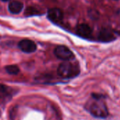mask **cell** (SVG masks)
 Instances as JSON below:
<instances>
[{"instance_id": "6da1fadb", "label": "cell", "mask_w": 120, "mask_h": 120, "mask_svg": "<svg viewBox=\"0 0 120 120\" xmlns=\"http://www.w3.org/2000/svg\"><path fill=\"white\" fill-rule=\"evenodd\" d=\"M98 94H92V99L87 104L88 111L94 117L98 118H105L108 115L106 105Z\"/></svg>"}, {"instance_id": "7a4b0ae2", "label": "cell", "mask_w": 120, "mask_h": 120, "mask_svg": "<svg viewBox=\"0 0 120 120\" xmlns=\"http://www.w3.org/2000/svg\"><path fill=\"white\" fill-rule=\"evenodd\" d=\"M57 73L62 78L70 79L77 76L79 73V69L72 63L64 62L59 65Z\"/></svg>"}, {"instance_id": "3957f363", "label": "cell", "mask_w": 120, "mask_h": 120, "mask_svg": "<svg viewBox=\"0 0 120 120\" xmlns=\"http://www.w3.org/2000/svg\"><path fill=\"white\" fill-rule=\"evenodd\" d=\"M54 54L57 58L65 62L72 59L75 57L73 52L66 46L59 45L54 50Z\"/></svg>"}, {"instance_id": "277c9868", "label": "cell", "mask_w": 120, "mask_h": 120, "mask_svg": "<svg viewBox=\"0 0 120 120\" xmlns=\"http://www.w3.org/2000/svg\"><path fill=\"white\" fill-rule=\"evenodd\" d=\"M19 49L25 53H32L36 51L37 45L36 44L30 40H22L18 42V45Z\"/></svg>"}, {"instance_id": "5b68a950", "label": "cell", "mask_w": 120, "mask_h": 120, "mask_svg": "<svg viewBox=\"0 0 120 120\" xmlns=\"http://www.w3.org/2000/svg\"><path fill=\"white\" fill-rule=\"evenodd\" d=\"M48 18L50 21L55 23H59L63 18V13L62 11L57 8L49 9L48 11Z\"/></svg>"}, {"instance_id": "8992f818", "label": "cell", "mask_w": 120, "mask_h": 120, "mask_svg": "<svg viewBox=\"0 0 120 120\" xmlns=\"http://www.w3.org/2000/svg\"><path fill=\"white\" fill-rule=\"evenodd\" d=\"M76 32H77V34L79 35L80 37L87 38L91 36L92 30L89 25L85 24V23H82V24H79L77 27Z\"/></svg>"}, {"instance_id": "52a82bcc", "label": "cell", "mask_w": 120, "mask_h": 120, "mask_svg": "<svg viewBox=\"0 0 120 120\" xmlns=\"http://www.w3.org/2000/svg\"><path fill=\"white\" fill-rule=\"evenodd\" d=\"M23 8V4L19 1H12L8 4V10L13 14L19 13Z\"/></svg>"}, {"instance_id": "ba28073f", "label": "cell", "mask_w": 120, "mask_h": 120, "mask_svg": "<svg viewBox=\"0 0 120 120\" xmlns=\"http://www.w3.org/2000/svg\"><path fill=\"white\" fill-rule=\"evenodd\" d=\"M99 40L103 42H109L115 39L113 33L108 29H103L99 33Z\"/></svg>"}, {"instance_id": "9c48e42d", "label": "cell", "mask_w": 120, "mask_h": 120, "mask_svg": "<svg viewBox=\"0 0 120 120\" xmlns=\"http://www.w3.org/2000/svg\"><path fill=\"white\" fill-rule=\"evenodd\" d=\"M5 69L6 72L11 75H17L20 71L18 66L16 65H8L5 67Z\"/></svg>"}, {"instance_id": "30bf717a", "label": "cell", "mask_w": 120, "mask_h": 120, "mask_svg": "<svg viewBox=\"0 0 120 120\" xmlns=\"http://www.w3.org/2000/svg\"><path fill=\"white\" fill-rule=\"evenodd\" d=\"M1 1H9V0H1Z\"/></svg>"}, {"instance_id": "8fae6325", "label": "cell", "mask_w": 120, "mask_h": 120, "mask_svg": "<svg viewBox=\"0 0 120 120\" xmlns=\"http://www.w3.org/2000/svg\"><path fill=\"white\" fill-rule=\"evenodd\" d=\"M1 88H2V86H1V85H0V89H1Z\"/></svg>"}]
</instances>
